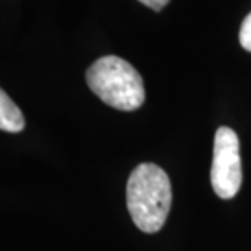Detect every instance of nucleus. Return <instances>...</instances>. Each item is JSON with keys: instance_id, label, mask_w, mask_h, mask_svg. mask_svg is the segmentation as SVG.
<instances>
[{"instance_id": "obj_6", "label": "nucleus", "mask_w": 251, "mask_h": 251, "mask_svg": "<svg viewBox=\"0 0 251 251\" xmlns=\"http://www.w3.org/2000/svg\"><path fill=\"white\" fill-rule=\"evenodd\" d=\"M143 5H146V7L156 10V12H161V10L167 5L170 0H140Z\"/></svg>"}, {"instance_id": "obj_1", "label": "nucleus", "mask_w": 251, "mask_h": 251, "mask_svg": "<svg viewBox=\"0 0 251 251\" xmlns=\"http://www.w3.org/2000/svg\"><path fill=\"white\" fill-rule=\"evenodd\" d=\"M128 212L140 230L156 233L164 227L172 206V186L156 164H140L126 183Z\"/></svg>"}, {"instance_id": "obj_4", "label": "nucleus", "mask_w": 251, "mask_h": 251, "mask_svg": "<svg viewBox=\"0 0 251 251\" xmlns=\"http://www.w3.org/2000/svg\"><path fill=\"white\" fill-rule=\"evenodd\" d=\"M25 128V117L10 96L0 88V130L20 133Z\"/></svg>"}, {"instance_id": "obj_2", "label": "nucleus", "mask_w": 251, "mask_h": 251, "mask_svg": "<svg viewBox=\"0 0 251 251\" xmlns=\"http://www.w3.org/2000/svg\"><path fill=\"white\" fill-rule=\"evenodd\" d=\"M88 86L98 98L117 110L131 112L144 102L141 75L131 63L115 55L96 60L86 72Z\"/></svg>"}, {"instance_id": "obj_5", "label": "nucleus", "mask_w": 251, "mask_h": 251, "mask_svg": "<svg viewBox=\"0 0 251 251\" xmlns=\"http://www.w3.org/2000/svg\"><path fill=\"white\" fill-rule=\"evenodd\" d=\"M238 37H240V44H242L243 49L251 52V13H248L247 18L243 20Z\"/></svg>"}, {"instance_id": "obj_3", "label": "nucleus", "mask_w": 251, "mask_h": 251, "mask_svg": "<svg viewBox=\"0 0 251 251\" xmlns=\"http://www.w3.org/2000/svg\"><path fill=\"white\" fill-rule=\"evenodd\" d=\"M211 185L222 200H230L242 186V159L240 141L232 128H217L214 138V156L211 167Z\"/></svg>"}]
</instances>
